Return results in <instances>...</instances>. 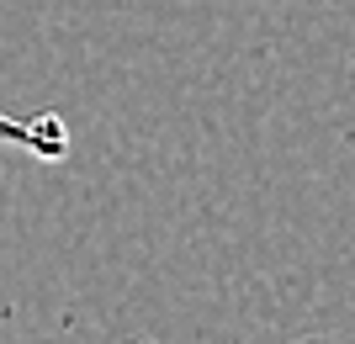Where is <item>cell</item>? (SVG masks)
I'll return each mask as SVG.
<instances>
[{"instance_id": "obj_1", "label": "cell", "mask_w": 355, "mask_h": 344, "mask_svg": "<svg viewBox=\"0 0 355 344\" xmlns=\"http://www.w3.org/2000/svg\"><path fill=\"white\" fill-rule=\"evenodd\" d=\"M324 344H340V339H324Z\"/></svg>"}]
</instances>
